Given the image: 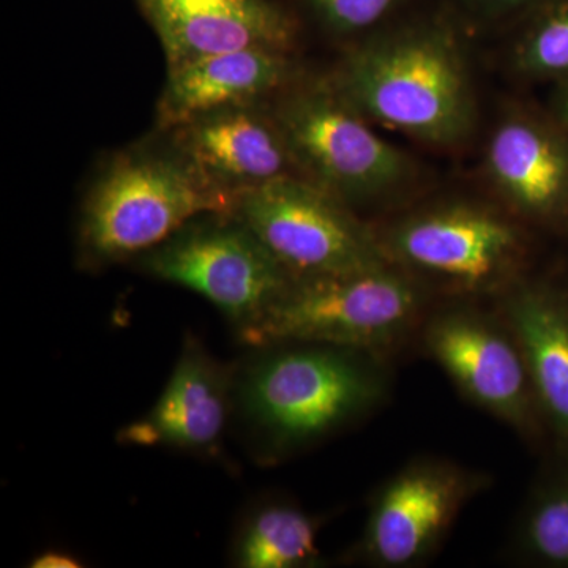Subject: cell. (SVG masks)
<instances>
[{"instance_id":"1","label":"cell","mask_w":568,"mask_h":568,"mask_svg":"<svg viewBox=\"0 0 568 568\" xmlns=\"http://www.w3.org/2000/svg\"><path fill=\"white\" fill-rule=\"evenodd\" d=\"M234 377V407L267 450L320 439L376 402L381 381L361 351L313 343L260 347Z\"/></svg>"},{"instance_id":"2","label":"cell","mask_w":568,"mask_h":568,"mask_svg":"<svg viewBox=\"0 0 568 568\" xmlns=\"http://www.w3.org/2000/svg\"><path fill=\"white\" fill-rule=\"evenodd\" d=\"M332 89L362 115L433 144H455L473 129L465 63L454 41L437 31L366 44L346 59Z\"/></svg>"},{"instance_id":"3","label":"cell","mask_w":568,"mask_h":568,"mask_svg":"<svg viewBox=\"0 0 568 568\" xmlns=\"http://www.w3.org/2000/svg\"><path fill=\"white\" fill-rule=\"evenodd\" d=\"M234 204V196L205 181L174 145L122 153L85 200L82 254L92 264L140 257L197 216L231 213Z\"/></svg>"},{"instance_id":"4","label":"cell","mask_w":568,"mask_h":568,"mask_svg":"<svg viewBox=\"0 0 568 568\" xmlns=\"http://www.w3.org/2000/svg\"><path fill=\"white\" fill-rule=\"evenodd\" d=\"M417 305L416 290L387 267L294 278L263 316L237 335L256 349L286 343L372 349L399 335Z\"/></svg>"},{"instance_id":"5","label":"cell","mask_w":568,"mask_h":568,"mask_svg":"<svg viewBox=\"0 0 568 568\" xmlns=\"http://www.w3.org/2000/svg\"><path fill=\"white\" fill-rule=\"evenodd\" d=\"M231 213L253 231L291 280L387 267L375 235L339 197L304 178L241 193Z\"/></svg>"},{"instance_id":"6","label":"cell","mask_w":568,"mask_h":568,"mask_svg":"<svg viewBox=\"0 0 568 568\" xmlns=\"http://www.w3.org/2000/svg\"><path fill=\"white\" fill-rule=\"evenodd\" d=\"M145 274L211 302L237 332L263 316L291 276L234 213H207L141 254Z\"/></svg>"},{"instance_id":"7","label":"cell","mask_w":568,"mask_h":568,"mask_svg":"<svg viewBox=\"0 0 568 568\" xmlns=\"http://www.w3.org/2000/svg\"><path fill=\"white\" fill-rule=\"evenodd\" d=\"M302 178L339 200H366L405 181L407 162L334 89L284 100L275 112Z\"/></svg>"},{"instance_id":"8","label":"cell","mask_w":568,"mask_h":568,"mask_svg":"<svg viewBox=\"0 0 568 568\" xmlns=\"http://www.w3.org/2000/svg\"><path fill=\"white\" fill-rule=\"evenodd\" d=\"M256 104L211 112L171 130L174 148L235 200L265 183L302 178L275 114Z\"/></svg>"},{"instance_id":"9","label":"cell","mask_w":568,"mask_h":568,"mask_svg":"<svg viewBox=\"0 0 568 568\" xmlns=\"http://www.w3.org/2000/svg\"><path fill=\"white\" fill-rule=\"evenodd\" d=\"M233 369L189 336L166 387L145 416L123 426L119 443L209 452L219 446L234 410Z\"/></svg>"},{"instance_id":"10","label":"cell","mask_w":568,"mask_h":568,"mask_svg":"<svg viewBox=\"0 0 568 568\" xmlns=\"http://www.w3.org/2000/svg\"><path fill=\"white\" fill-rule=\"evenodd\" d=\"M162 41L168 67L252 50L284 51L294 43L291 18L268 0H136Z\"/></svg>"},{"instance_id":"11","label":"cell","mask_w":568,"mask_h":568,"mask_svg":"<svg viewBox=\"0 0 568 568\" xmlns=\"http://www.w3.org/2000/svg\"><path fill=\"white\" fill-rule=\"evenodd\" d=\"M429 351L478 405L517 425H528L536 398L518 343L480 317L454 313L429 327Z\"/></svg>"},{"instance_id":"12","label":"cell","mask_w":568,"mask_h":568,"mask_svg":"<svg viewBox=\"0 0 568 568\" xmlns=\"http://www.w3.org/2000/svg\"><path fill=\"white\" fill-rule=\"evenodd\" d=\"M467 481L450 467L418 465L395 477L377 496L365 551L384 566L424 558L457 514Z\"/></svg>"},{"instance_id":"13","label":"cell","mask_w":568,"mask_h":568,"mask_svg":"<svg viewBox=\"0 0 568 568\" xmlns=\"http://www.w3.org/2000/svg\"><path fill=\"white\" fill-rule=\"evenodd\" d=\"M517 242L503 220L466 207L414 216L392 235V248L407 264L473 286L499 275Z\"/></svg>"},{"instance_id":"14","label":"cell","mask_w":568,"mask_h":568,"mask_svg":"<svg viewBox=\"0 0 568 568\" xmlns=\"http://www.w3.org/2000/svg\"><path fill=\"white\" fill-rule=\"evenodd\" d=\"M284 54L252 48L170 67L159 103L160 129L171 132L211 112L260 103L290 80L291 65Z\"/></svg>"},{"instance_id":"15","label":"cell","mask_w":568,"mask_h":568,"mask_svg":"<svg viewBox=\"0 0 568 568\" xmlns=\"http://www.w3.org/2000/svg\"><path fill=\"white\" fill-rule=\"evenodd\" d=\"M488 166L500 192L544 220L568 213V144L529 119L504 122L489 142Z\"/></svg>"},{"instance_id":"16","label":"cell","mask_w":568,"mask_h":568,"mask_svg":"<svg viewBox=\"0 0 568 568\" xmlns=\"http://www.w3.org/2000/svg\"><path fill=\"white\" fill-rule=\"evenodd\" d=\"M540 409L568 448V295L534 286L508 305Z\"/></svg>"},{"instance_id":"17","label":"cell","mask_w":568,"mask_h":568,"mask_svg":"<svg viewBox=\"0 0 568 568\" xmlns=\"http://www.w3.org/2000/svg\"><path fill=\"white\" fill-rule=\"evenodd\" d=\"M317 525L301 508L267 504L253 510L234 538L233 564L241 568H298L316 562Z\"/></svg>"},{"instance_id":"18","label":"cell","mask_w":568,"mask_h":568,"mask_svg":"<svg viewBox=\"0 0 568 568\" xmlns=\"http://www.w3.org/2000/svg\"><path fill=\"white\" fill-rule=\"evenodd\" d=\"M534 555L551 566L568 567V480L549 489L534 507L526 529Z\"/></svg>"},{"instance_id":"19","label":"cell","mask_w":568,"mask_h":568,"mask_svg":"<svg viewBox=\"0 0 568 568\" xmlns=\"http://www.w3.org/2000/svg\"><path fill=\"white\" fill-rule=\"evenodd\" d=\"M521 65L536 74H568V6L534 29L523 48Z\"/></svg>"},{"instance_id":"20","label":"cell","mask_w":568,"mask_h":568,"mask_svg":"<svg viewBox=\"0 0 568 568\" xmlns=\"http://www.w3.org/2000/svg\"><path fill=\"white\" fill-rule=\"evenodd\" d=\"M321 20L335 32L353 33L376 24L398 0H308Z\"/></svg>"},{"instance_id":"21","label":"cell","mask_w":568,"mask_h":568,"mask_svg":"<svg viewBox=\"0 0 568 568\" xmlns=\"http://www.w3.org/2000/svg\"><path fill=\"white\" fill-rule=\"evenodd\" d=\"M32 568H80L82 560L62 549H48L29 564Z\"/></svg>"},{"instance_id":"22","label":"cell","mask_w":568,"mask_h":568,"mask_svg":"<svg viewBox=\"0 0 568 568\" xmlns=\"http://www.w3.org/2000/svg\"><path fill=\"white\" fill-rule=\"evenodd\" d=\"M480 2L488 7H495V9H515L523 3H528L529 0H480Z\"/></svg>"},{"instance_id":"23","label":"cell","mask_w":568,"mask_h":568,"mask_svg":"<svg viewBox=\"0 0 568 568\" xmlns=\"http://www.w3.org/2000/svg\"><path fill=\"white\" fill-rule=\"evenodd\" d=\"M558 111L560 119H562V122L568 126V85L566 89H564L562 92H560L558 100Z\"/></svg>"}]
</instances>
